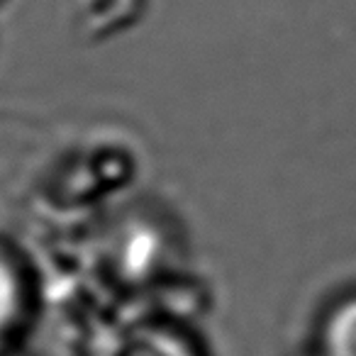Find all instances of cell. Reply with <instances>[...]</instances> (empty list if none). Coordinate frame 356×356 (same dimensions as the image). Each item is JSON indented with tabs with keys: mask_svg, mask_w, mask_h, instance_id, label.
<instances>
[{
	"mask_svg": "<svg viewBox=\"0 0 356 356\" xmlns=\"http://www.w3.org/2000/svg\"><path fill=\"white\" fill-rule=\"evenodd\" d=\"M98 356H195L178 337L161 330H129L113 334Z\"/></svg>",
	"mask_w": 356,
	"mask_h": 356,
	"instance_id": "1",
	"label": "cell"
},
{
	"mask_svg": "<svg viewBox=\"0 0 356 356\" xmlns=\"http://www.w3.org/2000/svg\"><path fill=\"white\" fill-rule=\"evenodd\" d=\"M327 356H356V300H349L327 325Z\"/></svg>",
	"mask_w": 356,
	"mask_h": 356,
	"instance_id": "2",
	"label": "cell"
},
{
	"mask_svg": "<svg viewBox=\"0 0 356 356\" xmlns=\"http://www.w3.org/2000/svg\"><path fill=\"white\" fill-rule=\"evenodd\" d=\"M17 307H20V286L13 268L0 259V334L10 327Z\"/></svg>",
	"mask_w": 356,
	"mask_h": 356,
	"instance_id": "3",
	"label": "cell"
}]
</instances>
